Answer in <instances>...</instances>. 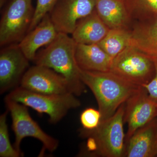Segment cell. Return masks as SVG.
I'll list each match as a JSON object with an SVG mask.
<instances>
[{
    "mask_svg": "<svg viewBox=\"0 0 157 157\" xmlns=\"http://www.w3.org/2000/svg\"><path fill=\"white\" fill-rule=\"evenodd\" d=\"M82 80L92 91L102 120L112 116L122 104L141 86L129 82L114 73L81 70Z\"/></svg>",
    "mask_w": 157,
    "mask_h": 157,
    "instance_id": "cell-1",
    "label": "cell"
},
{
    "mask_svg": "<svg viewBox=\"0 0 157 157\" xmlns=\"http://www.w3.org/2000/svg\"><path fill=\"white\" fill-rule=\"evenodd\" d=\"M131 19L140 20L157 14V0H124Z\"/></svg>",
    "mask_w": 157,
    "mask_h": 157,
    "instance_id": "cell-19",
    "label": "cell"
},
{
    "mask_svg": "<svg viewBox=\"0 0 157 157\" xmlns=\"http://www.w3.org/2000/svg\"><path fill=\"white\" fill-rule=\"evenodd\" d=\"M109 30L95 9L91 14L78 21L71 35L78 44H97L103 39Z\"/></svg>",
    "mask_w": 157,
    "mask_h": 157,
    "instance_id": "cell-17",
    "label": "cell"
},
{
    "mask_svg": "<svg viewBox=\"0 0 157 157\" xmlns=\"http://www.w3.org/2000/svg\"><path fill=\"white\" fill-rule=\"evenodd\" d=\"M131 31V45L157 58V14L136 21Z\"/></svg>",
    "mask_w": 157,
    "mask_h": 157,
    "instance_id": "cell-14",
    "label": "cell"
},
{
    "mask_svg": "<svg viewBox=\"0 0 157 157\" xmlns=\"http://www.w3.org/2000/svg\"><path fill=\"white\" fill-rule=\"evenodd\" d=\"M98 44L112 58L131 45V29H109Z\"/></svg>",
    "mask_w": 157,
    "mask_h": 157,
    "instance_id": "cell-18",
    "label": "cell"
},
{
    "mask_svg": "<svg viewBox=\"0 0 157 157\" xmlns=\"http://www.w3.org/2000/svg\"><path fill=\"white\" fill-rule=\"evenodd\" d=\"M97 0H59L49 16L59 33L72 34L79 20L95 9Z\"/></svg>",
    "mask_w": 157,
    "mask_h": 157,
    "instance_id": "cell-9",
    "label": "cell"
},
{
    "mask_svg": "<svg viewBox=\"0 0 157 157\" xmlns=\"http://www.w3.org/2000/svg\"><path fill=\"white\" fill-rule=\"evenodd\" d=\"M153 58L155 66L154 77L148 84L144 85L143 86L147 90L152 100L157 103V58Z\"/></svg>",
    "mask_w": 157,
    "mask_h": 157,
    "instance_id": "cell-23",
    "label": "cell"
},
{
    "mask_svg": "<svg viewBox=\"0 0 157 157\" xmlns=\"http://www.w3.org/2000/svg\"><path fill=\"white\" fill-rule=\"evenodd\" d=\"M59 0H37L33 17L28 31L33 29L45 16L51 11Z\"/></svg>",
    "mask_w": 157,
    "mask_h": 157,
    "instance_id": "cell-22",
    "label": "cell"
},
{
    "mask_svg": "<svg viewBox=\"0 0 157 157\" xmlns=\"http://www.w3.org/2000/svg\"><path fill=\"white\" fill-rule=\"evenodd\" d=\"M32 0H11L0 21V45L7 46L19 42L30 26L35 9Z\"/></svg>",
    "mask_w": 157,
    "mask_h": 157,
    "instance_id": "cell-6",
    "label": "cell"
},
{
    "mask_svg": "<svg viewBox=\"0 0 157 157\" xmlns=\"http://www.w3.org/2000/svg\"><path fill=\"white\" fill-rule=\"evenodd\" d=\"M76 95L71 93L62 94H45L31 91L21 86L14 89L6 99L30 107L39 113L49 117L51 124L61 120L70 109L81 105Z\"/></svg>",
    "mask_w": 157,
    "mask_h": 157,
    "instance_id": "cell-4",
    "label": "cell"
},
{
    "mask_svg": "<svg viewBox=\"0 0 157 157\" xmlns=\"http://www.w3.org/2000/svg\"><path fill=\"white\" fill-rule=\"evenodd\" d=\"M29 60L18 43L5 46L0 52V92L17 87L28 70Z\"/></svg>",
    "mask_w": 157,
    "mask_h": 157,
    "instance_id": "cell-11",
    "label": "cell"
},
{
    "mask_svg": "<svg viewBox=\"0 0 157 157\" xmlns=\"http://www.w3.org/2000/svg\"><path fill=\"white\" fill-rule=\"evenodd\" d=\"M20 85L26 90L45 94L71 93L68 82L63 76L50 68L40 65L29 68Z\"/></svg>",
    "mask_w": 157,
    "mask_h": 157,
    "instance_id": "cell-10",
    "label": "cell"
},
{
    "mask_svg": "<svg viewBox=\"0 0 157 157\" xmlns=\"http://www.w3.org/2000/svg\"><path fill=\"white\" fill-rule=\"evenodd\" d=\"M125 103L112 116L101 120L96 129L87 130L83 128L80 131V135L87 138L86 148L90 154L104 157L124 156L125 137L123 125Z\"/></svg>",
    "mask_w": 157,
    "mask_h": 157,
    "instance_id": "cell-3",
    "label": "cell"
},
{
    "mask_svg": "<svg viewBox=\"0 0 157 157\" xmlns=\"http://www.w3.org/2000/svg\"><path fill=\"white\" fill-rule=\"evenodd\" d=\"M157 117V103L152 100L143 86L125 103L124 121L128 124L125 143L138 129Z\"/></svg>",
    "mask_w": 157,
    "mask_h": 157,
    "instance_id": "cell-8",
    "label": "cell"
},
{
    "mask_svg": "<svg viewBox=\"0 0 157 157\" xmlns=\"http://www.w3.org/2000/svg\"><path fill=\"white\" fill-rule=\"evenodd\" d=\"M125 145L124 156L157 157V117L138 129Z\"/></svg>",
    "mask_w": 157,
    "mask_h": 157,
    "instance_id": "cell-13",
    "label": "cell"
},
{
    "mask_svg": "<svg viewBox=\"0 0 157 157\" xmlns=\"http://www.w3.org/2000/svg\"><path fill=\"white\" fill-rule=\"evenodd\" d=\"M75 57L81 70L97 72L110 71L113 59L98 43H76Z\"/></svg>",
    "mask_w": 157,
    "mask_h": 157,
    "instance_id": "cell-15",
    "label": "cell"
},
{
    "mask_svg": "<svg viewBox=\"0 0 157 157\" xmlns=\"http://www.w3.org/2000/svg\"><path fill=\"white\" fill-rule=\"evenodd\" d=\"M110 72L132 84L143 86L155 75L153 58L130 45L113 59Z\"/></svg>",
    "mask_w": 157,
    "mask_h": 157,
    "instance_id": "cell-5",
    "label": "cell"
},
{
    "mask_svg": "<svg viewBox=\"0 0 157 157\" xmlns=\"http://www.w3.org/2000/svg\"><path fill=\"white\" fill-rule=\"evenodd\" d=\"M8 109L0 116V157H20L23 156L11 145L7 123Z\"/></svg>",
    "mask_w": 157,
    "mask_h": 157,
    "instance_id": "cell-20",
    "label": "cell"
},
{
    "mask_svg": "<svg viewBox=\"0 0 157 157\" xmlns=\"http://www.w3.org/2000/svg\"><path fill=\"white\" fill-rule=\"evenodd\" d=\"M7 109L11 113L12 129L15 135L14 148L20 150L21 141L26 137H32L42 142L43 150L52 152L59 146L58 140L46 134L32 118L27 106L18 102L5 99Z\"/></svg>",
    "mask_w": 157,
    "mask_h": 157,
    "instance_id": "cell-7",
    "label": "cell"
},
{
    "mask_svg": "<svg viewBox=\"0 0 157 157\" xmlns=\"http://www.w3.org/2000/svg\"><path fill=\"white\" fill-rule=\"evenodd\" d=\"M59 33L48 14L26 34L18 43V46L30 61H34L39 48L50 44Z\"/></svg>",
    "mask_w": 157,
    "mask_h": 157,
    "instance_id": "cell-12",
    "label": "cell"
},
{
    "mask_svg": "<svg viewBox=\"0 0 157 157\" xmlns=\"http://www.w3.org/2000/svg\"><path fill=\"white\" fill-rule=\"evenodd\" d=\"M95 10L109 29H131L132 20L124 0H97Z\"/></svg>",
    "mask_w": 157,
    "mask_h": 157,
    "instance_id": "cell-16",
    "label": "cell"
},
{
    "mask_svg": "<svg viewBox=\"0 0 157 157\" xmlns=\"http://www.w3.org/2000/svg\"><path fill=\"white\" fill-rule=\"evenodd\" d=\"M102 120V115L99 109L86 108L80 114V121L83 129L92 130L98 128Z\"/></svg>",
    "mask_w": 157,
    "mask_h": 157,
    "instance_id": "cell-21",
    "label": "cell"
},
{
    "mask_svg": "<svg viewBox=\"0 0 157 157\" xmlns=\"http://www.w3.org/2000/svg\"><path fill=\"white\" fill-rule=\"evenodd\" d=\"M76 43L72 37L59 33L55 39L37 53L36 65L52 69L67 81L70 92L76 96L86 92L85 85L80 76L81 69L76 62Z\"/></svg>",
    "mask_w": 157,
    "mask_h": 157,
    "instance_id": "cell-2",
    "label": "cell"
}]
</instances>
